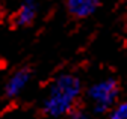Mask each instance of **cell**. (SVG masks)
Returning <instances> with one entry per match:
<instances>
[{
	"label": "cell",
	"instance_id": "8992f818",
	"mask_svg": "<svg viewBox=\"0 0 127 119\" xmlns=\"http://www.w3.org/2000/svg\"><path fill=\"white\" fill-rule=\"evenodd\" d=\"M106 119H127V101H121L107 113Z\"/></svg>",
	"mask_w": 127,
	"mask_h": 119
},
{
	"label": "cell",
	"instance_id": "52a82bcc",
	"mask_svg": "<svg viewBox=\"0 0 127 119\" xmlns=\"http://www.w3.org/2000/svg\"><path fill=\"white\" fill-rule=\"evenodd\" d=\"M67 119H89V116H88V113L83 110V109H80V107H76L73 112H70L67 116H65Z\"/></svg>",
	"mask_w": 127,
	"mask_h": 119
},
{
	"label": "cell",
	"instance_id": "7a4b0ae2",
	"mask_svg": "<svg viewBox=\"0 0 127 119\" xmlns=\"http://www.w3.org/2000/svg\"><path fill=\"white\" fill-rule=\"evenodd\" d=\"M86 97L92 106V110L97 115L109 113L118 104L120 83L115 79H103L95 81L88 87Z\"/></svg>",
	"mask_w": 127,
	"mask_h": 119
},
{
	"label": "cell",
	"instance_id": "ba28073f",
	"mask_svg": "<svg viewBox=\"0 0 127 119\" xmlns=\"http://www.w3.org/2000/svg\"><path fill=\"white\" fill-rule=\"evenodd\" d=\"M2 68H3V62H2V60H0V69H2Z\"/></svg>",
	"mask_w": 127,
	"mask_h": 119
},
{
	"label": "cell",
	"instance_id": "277c9868",
	"mask_svg": "<svg viewBox=\"0 0 127 119\" xmlns=\"http://www.w3.org/2000/svg\"><path fill=\"white\" fill-rule=\"evenodd\" d=\"M39 12L38 0H21L18 9L14 12L11 18L14 27H29L35 23Z\"/></svg>",
	"mask_w": 127,
	"mask_h": 119
},
{
	"label": "cell",
	"instance_id": "3957f363",
	"mask_svg": "<svg viewBox=\"0 0 127 119\" xmlns=\"http://www.w3.org/2000/svg\"><path fill=\"white\" fill-rule=\"evenodd\" d=\"M30 79H32V69L29 66H21L18 69H15L5 83V87H3L5 97L6 98L18 97L23 92V89L29 84Z\"/></svg>",
	"mask_w": 127,
	"mask_h": 119
},
{
	"label": "cell",
	"instance_id": "6da1fadb",
	"mask_svg": "<svg viewBox=\"0 0 127 119\" xmlns=\"http://www.w3.org/2000/svg\"><path fill=\"white\" fill-rule=\"evenodd\" d=\"M82 95V80L76 74L64 72L58 76L49 86L47 95L42 101V113L50 118L67 116L77 107Z\"/></svg>",
	"mask_w": 127,
	"mask_h": 119
},
{
	"label": "cell",
	"instance_id": "5b68a950",
	"mask_svg": "<svg viewBox=\"0 0 127 119\" xmlns=\"http://www.w3.org/2000/svg\"><path fill=\"white\" fill-rule=\"evenodd\" d=\"M101 2L103 0H65V9L74 20H86L98 11Z\"/></svg>",
	"mask_w": 127,
	"mask_h": 119
}]
</instances>
